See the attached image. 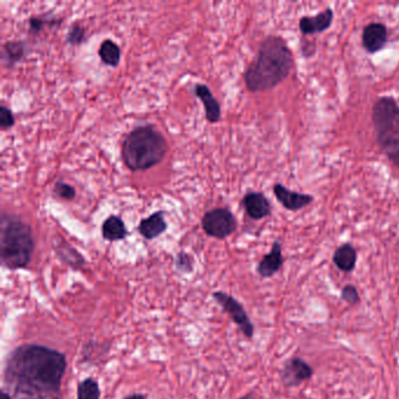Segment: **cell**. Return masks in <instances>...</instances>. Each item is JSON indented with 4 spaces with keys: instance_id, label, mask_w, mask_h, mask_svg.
<instances>
[{
    "instance_id": "obj_21",
    "label": "cell",
    "mask_w": 399,
    "mask_h": 399,
    "mask_svg": "<svg viewBox=\"0 0 399 399\" xmlns=\"http://www.w3.org/2000/svg\"><path fill=\"white\" fill-rule=\"evenodd\" d=\"M101 389L97 380L88 377L77 385V399H100Z\"/></svg>"
},
{
    "instance_id": "obj_13",
    "label": "cell",
    "mask_w": 399,
    "mask_h": 399,
    "mask_svg": "<svg viewBox=\"0 0 399 399\" xmlns=\"http://www.w3.org/2000/svg\"><path fill=\"white\" fill-rule=\"evenodd\" d=\"M284 255L282 246L279 240L273 242L272 249L269 254L262 257L257 266V272L262 279H269L274 277L281 267L284 266Z\"/></svg>"
},
{
    "instance_id": "obj_3",
    "label": "cell",
    "mask_w": 399,
    "mask_h": 399,
    "mask_svg": "<svg viewBox=\"0 0 399 399\" xmlns=\"http://www.w3.org/2000/svg\"><path fill=\"white\" fill-rule=\"evenodd\" d=\"M168 142L156 128H135L122 143V159L130 171H144L159 164L168 153Z\"/></svg>"
},
{
    "instance_id": "obj_6",
    "label": "cell",
    "mask_w": 399,
    "mask_h": 399,
    "mask_svg": "<svg viewBox=\"0 0 399 399\" xmlns=\"http://www.w3.org/2000/svg\"><path fill=\"white\" fill-rule=\"evenodd\" d=\"M238 222L235 215L226 208H213L202 219V227L208 237L223 240L235 233Z\"/></svg>"
},
{
    "instance_id": "obj_17",
    "label": "cell",
    "mask_w": 399,
    "mask_h": 399,
    "mask_svg": "<svg viewBox=\"0 0 399 399\" xmlns=\"http://www.w3.org/2000/svg\"><path fill=\"white\" fill-rule=\"evenodd\" d=\"M102 238L107 242H119L129 235L126 224L117 215H110L104 220L101 228Z\"/></svg>"
},
{
    "instance_id": "obj_20",
    "label": "cell",
    "mask_w": 399,
    "mask_h": 399,
    "mask_svg": "<svg viewBox=\"0 0 399 399\" xmlns=\"http://www.w3.org/2000/svg\"><path fill=\"white\" fill-rule=\"evenodd\" d=\"M26 48L21 41H8L3 46V60L8 66L16 65L25 57Z\"/></svg>"
},
{
    "instance_id": "obj_9",
    "label": "cell",
    "mask_w": 399,
    "mask_h": 399,
    "mask_svg": "<svg viewBox=\"0 0 399 399\" xmlns=\"http://www.w3.org/2000/svg\"><path fill=\"white\" fill-rule=\"evenodd\" d=\"M273 193L278 202L282 205V208H286L287 211H301L314 202V196L308 193L293 191L280 183L274 184Z\"/></svg>"
},
{
    "instance_id": "obj_19",
    "label": "cell",
    "mask_w": 399,
    "mask_h": 399,
    "mask_svg": "<svg viewBox=\"0 0 399 399\" xmlns=\"http://www.w3.org/2000/svg\"><path fill=\"white\" fill-rule=\"evenodd\" d=\"M99 55H100L101 61L104 62V65L116 67L121 61V48L117 43L108 39L101 43Z\"/></svg>"
},
{
    "instance_id": "obj_5",
    "label": "cell",
    "mask_w": 399,
    "mask_h": 399,
    "mask_svg": "<svg viewBox=\"0 0 399 399\" xmlns=\"http://www.w3.org/2000/svg\"><path fill=\"white\" fill-rule=\"evenodd\" d=\"M371 121L377 143L399 169V104L391 96H380L373 106Z\"/></svg>"
},
{
    "instance_id": "obj_22",
    "label": "cell",
    "mask_w": 399,
    "mask_h": 399,
    "mask_svg": "<svg viewBox=\"0 0 399 399\" xmlns=\"http://www.w3.org/2000/svg\"><path fill=\"white\" fill-rule=\"evenodd\" d=\"M86 30L85 27L81 26L79 23L72 25L67 35V43L73 46H79L85 41Z\"/></svg>"
},
{
    "instance_id": "obj_11",
    "label": "cell",
    "mask_w": 399,
    "mask_h": 399,
    "mask_svg": "<svg viewBox=\"0 0 399 399\" xmlns=\"http://www.w3.org/2000/svg\"><path fill=\"white\" fill-rule=\"evenodd\" d=\"M334 16V10L331 8H327L324 11L320 12L316 16L301 17L299 21L301 35L308 37V35H320V33L328 31L333 25Z\"/></svg>"
},
{
    "instance_id": "obj_14",
    "label": "cell",
    "mask_w": 399,
    "mask_h": 399,
    "mask_svg": "<svg viewBox=\"0 0 399 399\" xmlns=\"http://www.w3.org/2000/svg\"><path fill=\"white\" fill-rule=\"evenodd\" d=\"M168 230V223L165 220L164 212H155L148 218L141 220L139 232L146 240H154Z\"/></svg>"
},
{
    "instance_id": "obj_28",
    "label": "cell",
    "mask_w": 399,
    "mask_h": 399,
    "mask_svg": "<svg viewBox=\"0 0 399 399\" xmlns=\"http://www.w3.org/2000/svg\"><path fill=\"white\" fill-rule=\"evenodd\" d=\"M124 399H146V396L142 395V393H131Z\"/></svg>"
},
{
    "instance_id": "obj_10",
    "label": "cell",
    "mask_w": 399,
    "mask_h": 399,
    "mask_svg": "<svg viewBox=\"0 0 399 399\" xmlns=\"http://www.w3.org/2000/svg\"><path fill=\"white\" fill-rule=\"evenodd\" d=\"M388 41V27L384 23H368L362 31V46L369 54H376L383 50Z\"/></svg>"
},
{
    "instance_id": "obj_24",
    "label": "cell",
    "mask_w": 399,
    "mask_h": 399,
    "mask_svg": "<svg viewBox=\"0 0 399 399\" xmlns=\"http://www.w3.org/2000/svg\"><path fill=\"white\" fill-rule=\"evenodd\" d=\"M193 265H195V261L190 254L186 253V252L178 253L176 257V269L178 272L184 273V274L192 273L193 272Z\"/></svg>"
},
{
    "instance_id": "obj_18",
    "label": "cell",
    "mask_w": 399,
    "mask_h": 399,
    "mask_svg": "<svg viewBox=\"0 0 399 399\" xmlns=\"http://www.w3.org/2000/svg\"><path fill=\"white\" fill-rule=\"evenodd\" d=\"M54 249H55V252L58 254L59 257L65 264L70 266L72 269H80L85 266V257H82L74 247H72L65 240H62L61 238L57 239V242L54 244Z\"/></svg>"
},
{
    "instance_id": "obj_15",
    "label": "cell",
    "mask_w": 399,
    "mask_h": 399,
    "mask_svg": "<svg viewBox=\"0 0 399 399\" xmlns=\"http://www.w3.org/2000/svg\"><path fill=\"white\" fill-rule=\"evenodd\" d=\"M195 95L203 102L205 116L208 122H218L222 116V108L208 86L203 84L195 86Z\"/></svg>"
},
{
    "instance_id": "obj_25",
    "label": "cell",
    "mask_w": 399,
    "mask_h": 399,
    "mask_svg": "<svg viewBox=\"0 0 399 399\" xmlns=\"http://www.w3.org/2000/svg\"><path fill=\"white\" fill-rule=\"evenodd\" d=\"M341 299L346 301L347 304L355 306V304L361 302V298H360V293L357 291V288L353 284H346L344 287L342 288Z\"/></svg>"
},
{
    "instance_id": "obj_30",
    "label": "cell",
    "mask_w": 399,
    "mask_h": 399,
    "mask_svg": "<svg viewBox=\"0 0 399 399\" xmlns=\"http://www.w3.org/2000/svg\"><path fill=\"white\" fill-rule=\"evenodd\" d=\"M239 399H255V398H254L253 396H252V395H246V396H242V398H239Z\"/></svg>"
},
{
    "instance_id": "obj_8",
    "label": "cell",
    "mask_w": 399,
    "mask_h": 399,
    "mask_svg": "<svg viewBox=\"0 0 399 399\" xmlns=\"http://www.w3.org/2000/svg\"><path fill=\"white\" fill-rule=\"evenodd\" d=\"M314 375V369L301 357H292L281 369V382L288 389L296 388Z\"/></svg>"
},
{
    "instance_id": "obj_12",
    "label": "cell",
    "mask_w": 399,
    "mask_h": 399,
    "mask_svg": "<svg viewBox=\"0 0 399 399\" xmlns=\"http://www.w3.org/2000/svg\"><path fill=\"white\" fill-rule=\"evenodd\" d=\"M246 213L253 220L265 219L272 213V205L269 198L261 192H249L242 200Z\"/></svg>"
},
{
    "instance_id": "obj_2",
    "label": "cell",
    "mask_w": 399,
    "mask_h": 399,
    "mask_svg": "<svg viewBox=\"0 0 399 399\" xmlns=\"http://www.w3.org/2000/svg\"><path fill=\"white\" fill-rule=\"evenodd\" d=\"M294 67V55L286 40L280 35H269L244 73L246 88L251 93L269 92L282 84Z\"/></svg>"
},
{
    "instance_id": "obj_16",
    "label": "cell",
    "mask_w": 399,
    "mask_h": 399,
    "mask_svg": "<svg viewBox=\"0 0 399 399\" xmlns=\"http://www.w3.org/2000/svg\"><path fill=\"white\" fill-rule=\"evenodd\" d=\"M333 262L342 272H353L357 262V252L355 247L349 242L338 246L333 254Z\"/></svg>"
},
{
    "instance_id": "obj_27",
    "label": "cell",
    "mask_w": 399,
    "mask_h": 399,
    "mask_svg": "<svg viewBox=\"0 0 399 399\" xmlns=\"http://www.w3.org/2000/svg\"><path fill=\"white\" fill-rule=\"evenodd\" d=\"M14 124H16V119L11 109H8L6 106H1L0 107V129L8 130V129H11Z\"/></svg>"
},
{
    "instance_id": "obj_1",
    "label": "cell",
    "mask_w": 399,
    "mask_h": 399,
    "mask_svg": "<svg viewBox=\"0 0 399 399\" xmlns=\"http://www.w3.org/2000/svg\"><path fill=\"white\" fill-rule=\"evenodd\" d=\"M67 369L65 353L41 344H21L5 363V391L13 399H60Z\"/></svg>"
},
{
    "instance_id": "obj_7",
    "label": "cell",
    "mask_w": 399,
    "mask_h": 399,
    "mask_svg": "<svg viewBox=\"0 0 399 399\" xmlns=\"http://www.w3.org/2000/svg\"><path fill=\"white\" fill-rule=\"evenodd\" d=\"M217 304L223 308V311L228 314L232 321L237 324L244 336L252 338L254 336V324L251 321L245 308L238 300L225 292H215L212 294Z\"/></svg>"
},
{
    "instance_id": "obj_23",
    "label": "cell",
    "mask_w": 399,
    "mask_h": 399,
    "mask_svg": "<svg viewBox=\"0 0 399 399\" xmlns=\"http://www.w3.org/2000/svg\"><path fill=\"white\" fill-rule=\"evenodd\" d=\"M54 195L58 196L59 198L65 200H73L77 196V191L72 185L67 184L65 182H57V184L54 186Z\"/></svg>"
},
{
    "instance_id": "obj_26",
    "label": "cell",
    "mask_w": 399,
    "mask_h": 399,
    "mask_svg": "<svg viewBox=\"0 0 399 399\" xmlns=\"http://www.w3.org/2000/svg\"><path fill=\"white\" fill-rule=\"evenodd\" d=\"M61 23L60 20H48L43 19L41 17H32L30 20V32L33 35H39L40 32L43 31V27L48 26V25H55V23Z\"/></svg>"
},
{
    "instance_id": "obj_29",
    "label": "cell",
    "mask_w": 399,
    "mask_h": 399,
    "mask_svg": "<svg viewBox=\"0 0 399 399\" xmlns=\"http://www.w3.org/2000/svg\"><path fill=\"white\" fill-rule=\"evenodd\" d=\"M0 399H13V397L3 389V390H1V395H0Z\"/></svg>"
},
{
    "instance_id": "obj_4",
    "label": "cell",
    "mask_w": 399,
    "mask_h": 399,
    "mask_svg": "<svg viewBox=\"0 0 399 399\" xmlns=\"http://www.w3.org/2000/svg\"><path fill=\"white\" fill-rule=\"evenodd\" d=\"M35 247V238L28 224L16 215H1L0 259L5 269H26L31 262Z\"/></svg>"
}]
</instances>
